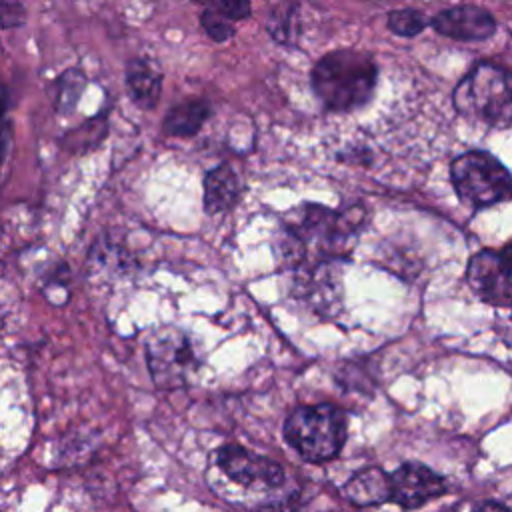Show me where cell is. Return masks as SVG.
Segmentation results:
<instances>
[{
    "mask_svg": "<svg viewBox=\"0 0 512 512\" xmlns=\"http://www.w3.org/2000/svg\"><path fill=\"white\" fill-rule=\"evenodd\" d=\"M360 216L334 212L326 206L304 204L286 214L276 250L292 270L326 260H346L354 248Z\"/></svg>",
    "mask_w": 512,
    "mask_h": 512,
    "instance_id": "1",
    "label": "cell"
},
{
    "mask_svg": "<svg viewBox=\"0 0 512 512\" xmlns=\"http://www.w3.org/2000/svg\"><path fill=\"white\" fill-rule=\"evenodd\" d=\"M376 76V64L366 52L346 48L330 52L316 62L312 88L326 108L350 112L370 100Z\"/></svg>",
    "mask_w": 512,
    "mask_h": 512,
    "instance_id": "2",
    "label": "cell"
},
{
    "mask_svg": "<svg viewBox=\"0 0 512 512\" xmlns=\"http://www.w3.org/2000/svg\"><path fill=\"white\" fill-rule=\"evenodd\" d=\"M348 418L332 404L298 406L284 422L286 442L308 462L336 458L346 442Z\"/></svg>",
    "mask_w": 512,
    "mask_h": 512,
    "instance_id": "3",
    "label": "cell"
},
{
    "mask_svg": "<svg viewBox=\"0 0 512 512\" xmlns=\"http://www.w3.org/2000/svg\"><path fill=\"white\" fill-rule=\"evenodd\" d=\"M454 106L466 116L486 124H508L512 92L508 72L496 64L474 66L454 90Z\"/></svg>",
    "mask_w": 512,
    "mask_h": 512,
    "instance_id": "4",
    "label": "cell"
},
{
    "mask_svg": "<svg viewBox=\"0 0 512 512\" xmlns=\"http://www.w3.org/2000/svg\"><path fill=\"white\" fill-rule=\"evenodd\" d=\"M450 176L458 198L474 208H486L510 196V174L488 152L460 154L450 166Z\"/></svg>",
    "mask_w": 512,
    "mask_h": 512,
    "instance_id": "5",
    "label": "cell"
},
{
    "mask_svg": "<svg viewBox=\"0 0 512 512\" xmlns=\"http://www.w3.org/2000/svg\"><path fill=\"white\" fill-rule=\"evenodd\" d=\"M146 360L154 384L162 390L184 386L198 368L192 342L176 328H162L148 338Z\"/></svg>",
    "mask_w": 512,
    "mask_h": 512,
    "instance_id": "6",
    "label": "cell"
},
{
    "mask_svg": "<svg viewBox=\"0 0 512 512\" xmlns=\"http://www.w3.org/2000/svg\"><path fill=\"white\" fill-rule=\"evenodd\" d=\"M292 296L318 314H332L342 300V260L294 268Z\"/></svg>",
    "mask_w": 512,
    "mask_h": 512,
    "instance_id": "7",
    "label": "cell"
},
{
    "mask_svg": "<svg viewBox=\"0 0 512 512\" xmlns=\"http://www.w3.org/2000/svg\"><path fill=\"white\" fill-rule=\"evenodd\" d=\"M466 280L476 296L492 306H510V246L476 252L466 268Z\"/></svg>",
    "mask_w": 512,
    "mask_h": 512,
    "instance_id": "8",
    "label": "cell"
},
{
    "mask_svg": "<svg viewBox=\"0 0 512 512\" xmlns=\"http://www.w3.org/2000/svg\"><path fill=\"white\" fill-rule=\"evenodd\" d=\"M216 464L232 482L244 488L270 490L282 486L286 480L284 468L276 460L254 454L236 444L222 446L216 454Z\"/></svg>",
    "mask_w": 512,
    "mask_h": 512,
    "instance_id": "9",
    "label": "cell"
},
{
    "mask_svg": "<svg viewBox=\"0 0 512 512\" xmlns=\"http://www.w3.org/2000/svg\"><path fill=\"white\" fill-rule=\"evenodd\" d=\"M446 490V480L420 462H406L390 474V500L404 508H418Z\"/></svg>",
    "mask_w": 512,
    "mask_h": 512,
    "instance_id": "10",
    "label": "cell"
},
{
    "mask_svg": "<svg viewBox=\"0 0 512 512\" xmlns=\"http://www.w3.org/2000/svg\"><path fill=\"white\" fill-rule=\"evenodd\" d=\"M430 24L436 32L464 42L484 40L496 32V20L490 16V12L470 4L442 10L432 18Z\"/></svg>",
    "mask_w": 512,
    "mask_h": 512,
    "instance_id": "11",
    "label": "cell"
},
{
    "mask_svg": "<svg viewBox=\"0 0 512 512\" xmlns=\"http://www.w3.org/2000/svg\"><path fill=\"white\" fill-rule=\"evenodd\" d=\"M344 494L358 506H376L390 500V474L370 466L358 470L346 484Z\"/></svg>",
    "mask_w": 512,
    "mask_h": 512,
    "instance_id": "12",
    "label": "cell"
},
{
    "mask_svg": "<svg viewBox=\"0 0 512 512\" xmlns=\"http://www.w3.org/2000/svg\"><path fill=\"white\" fill-rule=\"evenodd\" d=\"M240 196V182L236 172L222 164L210 170L204 178V208L208 214L230 210Z\"/></svg>",
    "mask_w": 512,
    "mask_h": 512,
    "instance_id": "13",
    "label": "cell"
},
{
    "mask_svg": "<svg viewBox=\"0 0 512 512\" xmlns=\"http://www.w3.org/2000/svg\"><path fill=\"white\" fill-rule=\"evenodd\" d=\"M126 86L138 106L154 108L160 96L162 76L150 62L132 60L126 66Z\"/></svg>",
    "mask_w": 512,
    "mask_h": 512,
    "instance_id": "14",
    "label": "cell"
},
{
    "mask_svg": "<svg viewBox=\"0 0 512 512\" xmlns=\"http://www.w3.org/2000/svg\"><path fill=\"white\" fill-rule=\"evenodd\" d=\"M210 116V108L202 100H188L174 108L164 118V132L170 136H192Z\"/></svg>",
    "mask_w": 512,
    "mask_h": 512,
    "instance_id": "15",
    "label": "cell"
},
{
    "mask_svg": "<svg viewBox=\"0 0 512 512\" xmlns=\"http://www.w3.org/2000/svg\"><path fill=\"white\" fill-rule=\"evenodd\" d=\"M270 34L282 44H294L298 38V4L294 0L280 2L268 18Z\"/></svg>",
    "mask_w": 512,
    "mask_h": 512,
    "instance_id": "16",
    "label": "cell"
},
{
    "mask_svg": "<svg viewBox=\"0 0 512 512\" xmlns=\"http://www.w3.org/2000/svg\"><path fill=\"white\" fill-rule=\"evenodd\" d=\"M84 88V74L80 70H68L58 78V94H56V108L60 112H68L76 106L78 96Z\"/></svg>",
    "mask_w": 512,
    "mask_h": 512,
    "instance_id": "17",
    "label": "cell"
},
{
    "mask_svg": "<svg viewBox=\"0 0 512 512\" xmlns=\"http://www.w3.org/2000/svg\"><path fill=\"white\" fill-rule=\"evenodd\" d=\"M200 22H202L204 32H206L214 42H224V40H228V38L234 36V26H232V22L222 14V10H220L212 0H208V6H206V10L202 12Z\"/></svg>",
    "mask_w": 512,
    "mask_h": 512,
    "instance_id": "18",
    "label": "cell"
},
{
    "mask_svg": "<svg viewBox=\"0 0 512 512\" xmlns=\"http://www.w3.org/2000/svg\"><path fill=\"white\" fill-rule=\"evenodd\" d=\"M426 26L424 14L414 8L394 10L388 16V28L400 36H416Z\"/></svg>",
    "mask_w": 512,
    "mask_h": 512,
    "instance_id": "19",
    "label": "cell"
},
{
    "mask_svg": "<svg viewBox=\"0 0 512 512\" xmlns=\"http://www.w3.org/2000/svg\"><path fill=\"white\" fill-rule=\"evenodd\" d=\"M24 20V6L20 0H0V28L18 26Z\"/></svg>",
    "mask_w": 512,
    "mask_h": 512,
    "instance_id": "20",
    "label": "cell"
},
{
    "mask_svg": "<svg viewBox=\"0 0 512 512\" xmlns=\"http://www.w3.org/2000/svg\"><path fill=\"white\" fill-rule=\"evenodd\" d=\"M218 8L228 20H242L250 16V0H220Z\"/></svg>",
    "mask_w": 512,
    "mask_h": 512,
    "instance_id": "21",
    "label": "cell"
},
{
    "mask_svg": "<svg viewBox=\"0 0 512 512\" xmlns=\"http://www.w3.org/2000/svg\"><path fill=\"white\" fill-rule=\"evenodd\" d=\"M474 512H510V510L498 502H482L474 508Z\"/></svg>",
    "mask_w": 512,
    "mask_h": 512,
    "instance_id": "22",
    "label": "cell"
},
{
    "mask_svg": "<svg viewBox=\"0 0 512 512\" xmlns=\"http://www.w3.org/2000/svg\"><path fill=\"white\" fill-rule=\"evenodd\" d=\"M4 154H6V144H4V138L0 136V166L4 162Z\"/></svg>",
    "mask_w": 512,
    "mask_h": 512,
    "instance_id": "23",
    "label": "cell"
},
{
    "mask_svg": "<svg viewBox=\"0 0 512 512\" xmlns=\"http://www.w3.org/2000/svg\"><path fill=\"white\" fill-rule=\"evenodd\" d=\"M2 108H4V102L0 100V114H2Z\"/></svg>",
    "mask_w": 512,
    "mask_h": 512,
    "instance_id": "24",
    "label": "cell"
}]
</instances>
